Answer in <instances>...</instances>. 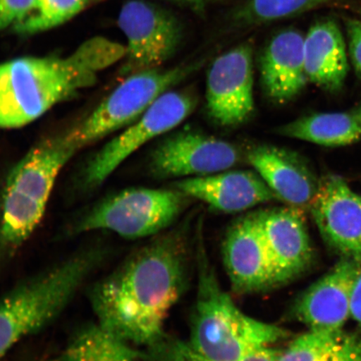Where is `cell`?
<instances>
[{
	"label": "cell",
	"mask_w": 361,
	"mask_h": 361,
	"mask_svg": "<svg viewBox=\"0 0 361 361\" xmlns=\"http://www.w3.org/2000/svg\"><path fill=\"white\" fill-rule=\"evenodd\" d=\"M186 266L187 248L179 234L157 238L133 252L90 288L97 326L133 347L155 344L183 292Z\"/></svg>",
	"instance_id": "cell-1"
},
{
	"label": "cell",
	"mask_w": 361,
	"mask_h": 361,
	"mask_svg": "<svg viewBox=\"0 0 361 361\" xmlns=\"http://www.w3.org/2000/svg\"><path fill=\"white\" fill-rule=\"evenodd\" d=\"M126 47L104 38L66 57H21L0 64V128H20L97 83L98 74L123 59Z\"/></svg>",
	"instance_id": "cell-2"
},
{
	"label": "cell",
	"mask_w": 361,
	"mask_h": 361,
	"mask_svg": "<svg viewBox=\"0 0 361 361\" xmlns=\"http://www.w3.org/2000/svg\"><path fill=\"white\" fill-rule=\"evenodd\" d=\"M109 255L106 247H85L26 278L4 295L0 299V359L56 322Z\"/></svg>",
	"instance_id": "cell-3"
},
{
	"label": "cell",
	"mask_w": 361,
	"mask_h": 361,
	"mask_svg": "<svg viewBox=\"0 0 361 361\" xmlns=\"http://www.w3.org/2000/svg\"><path fill=\"white\" fill-rule=\"evenodd\" d=\"M197 255V299L187 341L197 354L211 361H238L287 336L282 328L243 313L221 288L202 247Z\"/></svg>",
	"instance_id": "cell-4"
},
{
	"label": "cell",
	"mask_w": 361,
	"mask_h": 361,
	"mask_svg": "<svg viewBox=\"0 0 361 361\" xmlns=\"http://www.w3.org/2000/svg\"><path fill=\"white\" fill-rule=\"evenodd\" d=\"M75 153L60 135L45 138L8 173L0 200V274L38 228L58 175Z\"/></svg>",
	"instance_id": "cell-5"
},
{
	"label": "cell",
	"mask_w": 361,
	"mask_h": 361,
	"mask_svg": "<svg viewBox=\"0 0 361 361\" xmlns=\"http://www.w3.org/2000/svg\"><path fill=\"white\" fill-rule=\"evenodd\" d=\"M201 63L130 75L80 123L60 134L63 143L78 152L137 121L162 94L200 66Z\"/></svg>",
	"instance_id": "cell-6"
},
{
	"label": "cell",
	"mask_w": 361,
	"mask_h": 361,
	"mask_svg": "<svg viewBox=\"0 0 361 361\" xmlns=\"http://www.w3.org/2000/svg\"><path fill=\"white\" fill-rule=\"evenodd\" d=\"M188 197L176 188L125 189L90 209L72 227L71 233L107 230L128 239L156 235L178 219Z\"/></svg>",
	"instance_id": "cell-7"
},
{
	"label": "cell",
	"mask_w": 361,
	"mask_h": 361,
	"mask_svg": "<svg viewBox=\"0 0 361 361\" xmlns=\"http://www.w3.org/2000/svg\"><path fill=\"white\" fill-rule=\"evenodd\" d=\"M197 105L195 94L188 90H170L162 94L137 121L89 161L83 173L84 187L93 189L100 186L126 158L144 144L182 123Z\"/></svg>",
	"instance_id": "cell-8"
},
{
	"label": "cell",
	"mask_w": 361,
	"mask_h": 361,
	"mask_svg": "<svg viewBox=\"0 0 361 361\" xmlns=\"http://www.w3.org/2000/svg\"><path fill=\"white\" fill-rule=\"evenodd\" d=\"M118 25L128 45L121 78L157 69L177 52L183 39L178 18L146 0H129L119 13Z\"/></svg>",
	"instance_id": "cell-9"
},
{
	"label": "cell",
	"mask_w": 361,
	"mask_h": 361,
	"mask_svg": "<svg viewBox=\"0 0 361 361\" xmlns=\"http://www.w3.org/2000/svg\"><path fill=\"white\" fill-rule=\"evenodd\" d=\"M239 152L232 143L192 130H179L158 144L149 168L158 178H196L235 166Z\"/></svg>",
	"instance_id": "cell-10"
},
{
	"label": "cell",
	"mask_w": 361,
	"mask_h": 361,
	"mask_svg": "<svg viewBox=\"0 0 361 361\" xmlns=\"http://www.w3.org/2000/svg\"><path fill=\"white\" fill-rule=\"evenodd\" d=\"M207 109L223 126H235L255 111L252 45L245 42L223 54L210 66L207 78Z\"/></svg>",
	"instance_id": "cell-11"
},
{
	"label": "cell",
	"mask_w": 361,
	"mask_h": 361,
	"mask_svg": "<svg viewBox=\"0 0 361 361\" xmlns=\"http://www.w3.org/2000/svg\"><path fill=\"white\" fill-rule=\"evenodd\" d=\"M320 235L328 245L361 264V196L336 175L320 180L310 205Z\"/></svg>",
	"instance_id": "cell-12"
},
{
	"label": "cell",
	"mask_w": 361,
	"mask_h": 361,
	"mask_svg": "<svg viewBox=\"0 0 361 361\" xmlns=\"http://www.w3.org/2000/svg\"><path fill=\"white\" fill-rule=\"evenodd\" d=\"M268 251L274 288L299 277L313 260L301 210L288 206L255 213Z\"/></svg>",
	"instance_id": "cell-13"
},
{
	"label": "cell",
	"mask_w": 361,
	"mask_h": 361,
	"mask_svg": "<svg viewBox=\"0 0 361 361\" xmlns=\"http://www.w3.org/2000/svg\"><path fill=\"white\" fill-rule=\"evenodd\" d=\"M223 259L234 292L247 295L274 288L268 251L255 214L239 218L228 228Z\"/></svg>",
	"instance_id": "cell-14"
},
{
	"label": "cell",
	"mask_w": 361,
	"mask_h": 361,
	"mask_svg": "<svg viewBox=\"0 0 361 361\" xmlns=\"http://www.w3.org/2000/svg\"><path fill=\"white\" fill-rule=\"evenodd\" d=\"M361 264L342 259L297 301L295 314L311 329L341 331L350 316V301Z\"/></svg>",
	"instance_id": "cell-15"
},
{
	"label": "cell",
	"mask_w": 361,
	"mask_h": 361,
	"mask_svg": "<svg viewBox=\"0 0 361 361\" xmlns=\"http://www.w3.org/2000/svg\"><path fill=\"white\" fill-rule=\"evenodd\" d=\"M174 188L228 214L279 201L260 176L250 171L226 170L203 177L183 178L174 183Z\"/></svg>",
	"instance_id": "cell-16"
},
{
	"label": "cell",
	"mask_w": 361,
	"mask_h": 361,
	"mask_svg": "<svg viewBox=\"0 0 361 361\" xmlns=\"http://www.w3.org/2000/svg\"><path fill=\"white\" fill-rule=\"evenodd\" d=\"M305 36L295 30H286L273 36L260 58L262 85L270 101L284 104L293 100L305 87Z\"/></svg>",
	"instance_id": "cell-17"
},
{
	"label": "cell",
	"mask_w": 361,
	"mask_h": 361,
	"mask_svg": "<svg viewBox=\"0 0 361 361\" xmlns=\"http://www.w3.org/2000/svg\"><path fill=\"white\" fill-rule=\"evenodd\" d=\"M247 159L279 201L300 210L310 207L319 183L299 157L281 147L259 145Z\"/></svg>",
	"instance_id": "cell-18"
},
{
	"label": "cell",
	"mask_w": 361,
	"mask_h": 361,
	"mask_svg": "<svg viewBox=\"0 0 361 361\" xmlns=\"http://www.w3.org/2000/svg\"><path fill=\"white\" fill-rule=\"evenodd\" d=\"M305 66L311 82L336 92L344 85L348 61L340 28L331 20L316 23L305 36Z\"/></svg>",
	"instance_id": "cell-19"
},
{
	"label": "cell",
	"mask_w": 361,
	"mask_h": 361,
	"mask_svg": "<svg viewBox=\"0 0 361 361\" xmlns=\"http://www.w3.org/2000/svg\"><path fill=\"white\" fill-rule=\"evenodd\" d=\"M277 132L318 145L341 147L359 141L361 125L354 112L315 113L283 125Z\"/></svg>",
	"instance_id": "cell-20"
},
{
	"label": "cell",
	"mask_w": 361,
	"mask_h": 361,
	"mask_svg": "<svg viewBox=\"0 0 361 361\" xmlns=\"http://www.w3.org/2000/svg\"><path fill=\"white\" fill-rule=\"evenodd\" d=\"M142 357V352L108 335L94 324L80 329L57 361H138Z\"/></svg>",
	"instance_id": "cell-21"
},
{
	"label": "cell",
	"mask_w": 361,
	"mask_h": 361,
	"mask_svg": "<svg viewBox=\"0 0 361 361\" xmlns=\"http://www.w3.org/2000/svg\"><path fill=\"white\" fill-rule=\"evenodd\" d=\"M88 0H35L32 8L13 29L20 35H34L64 24L81 11Z\"/></svg>",
	"instance_id": "cell-22"
},
{
	"label": "cell",
	"mask_w": 361,
	"mask_h": 361,
	"mask_svg": "<svg viewBox=\"0 0 361 361\" xmlns=\"http://www.w3.org/2000/svg\"><path fill=\"white\" fill-rule=\"evenodd\" d=\"M328 0H247L237 13L245 25L263 24L309 11Z\"/></svg>",
	"instance_id": "cell-23"
},
{
	"label": "cell",
	"mask_w": 361,
	"mask_h": 361,
	"mask_svg": "<svg viewBox=\"0 0 361 361\" xmlns=\"http://www.w3.org/2000/svg\"><path fill=\"white\" fill-rule=\"evenodd\" d=\"M279 352L269 347L238 361H277ZM147 361H211L197 354L187 341L164 335L159 341L142 352Z\"/></svg>",
	"instance_id": "cell-24"
},
{
	"label": "cell",
	"mask_w": 361,
	"mask_h": 361,
	"mask_svg": "<svg viewBox=\"0 0 361 361\" xmlns=\"http://www.w3.org/2000/svg\"><path fill=\"white\" fill-rule=\"evenodd\" d=\"M343 331L311 329L293 340L279 352L277 361H322L336 344Z\"/></svg>",
	"instance_id": "cell-25"
},
{
	"label": "cell",
	"mask_w": 361,
	"mask_h": 361,
	"mask_svg": "<svg viewBox=\"0 0 361 361\" xmlns=\"http://www.w3.org/2000/svg\"><path fill=\"white\" fill-rule=\"evenodd\" d=\"M322 361H361V338L343 333Z\"/></svg>",
	"instance_id": "cell-26"
},
{
	"label": "cell",
	"mask_w": 361,
	"mask_h": 361,
	"mask_svg": "<svg viewBox=\"0 0 361 361\" xmlns=\"http://www.w3.org/2000/svg\"><path fill=\"white\" fill-rule=\"evenodd\" d=\"M34 3L35 0H0V32L24 19Z\"/></svg>",
	"instance_id": "cell-27"
},
{
	"label": "cell",
	"mask_w": 361,
	"mask_h": 361,
	"mask_svg": "<svg viewBox=\"0 0 361 361\" xmlns=\"http://www.w3.org/2000/svg\"><path fill=\"white\" fill-rule=\"evenodd\" d=\"M347 30L350 38V52L352 61L361 76V21H347Z\"/></svg>",
	"instance_id": "cell-28"
},
{
	"label": "cell",
	"mask_w": 361,
	"mask_h": 361,
	"mask_svg": "<svg viewBox=\"0 0 361 361\" xmlns=\"http://www.w3.org/2000/svg\"><path fill=\"white\" fill-rule=\"evenodd\" d=\"M350 317L353 318L361 329V264L352 288Z\"/></svg>",
	"instance_id": "cell-29"
},
{
	"label": "cell",
	"mask_w": 361,
	"mask_h": 361,
	"mask_svg": "<svg viewBox=\"0 0 361 361\" xmlns=\"http://www.w3.org/2000/svg\"><path fill=\"white\" fill-rule=\"evenodd\" d=\"M166 1L183 4V6L194 8H201L207 6V4L214 1V0H166Z\"/></svg>",
	"instance_id": "cell-30"
},
{
	"label": "cell",
	"mask_w": 361,
	"mask_h": 361,
	"mask_svg": "<svg viewBox=\"0 0 361 361\" xmlns=\"http://www.w3.org/2000/svg\"><path fill=\"white\" fill-rule=\"evenodd\" d=\"M355 115L357 117L358 121L361 125V105L355 111Z\"/></svg>",
	"instance_id": "cell-31"
},
{
	"label": "cell",
	"mask_w": 361,
	"mask_h": 361,
	"mask_svg": "<svg viewBox=\"0 0 361 361\" xmlns=\"http://www.w3.org/2000/svg\"><path fill=\"white\" fill-rule=\"evenodd\" d=\"M89 2L98 1V0H88Z\"/></svg>",
	"instance_id": "cell-32"
}]
</instances>
